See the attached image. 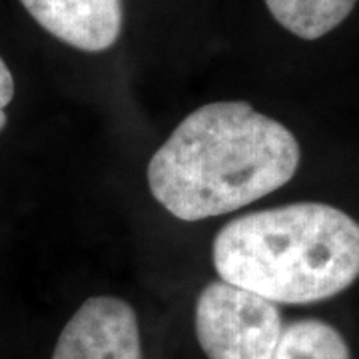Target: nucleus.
I'll return each instance as SVG.
<instances>
[{
  "instance_id": "obj_8",
  "label": "nucleus",
  "mask_w": 359,
  "mask_h": 359,
  "mask_svg": "<svg viewBox=\"0 0 359 359\" xmlns=\"http://www.w3.org/2000/svg\"><path fill=\"white\" fill-rule=\"evenodd\" d=\"M14 98V78L11 68L0 58V132L6 126V108Z\"/></svg>"
},
{
  "instance_id": "obj_1",
  "label": "nucleus",
  "mask_w": 359,
  "mask_h": 359,
  "mask_svg": "<svg viewBox=\"0 0 359 359\" xmlns=\"http://www.w3.org/2000/svg\"><path fill=\"white\" fill-rule=\"evenodd\" d=\"M299 144L248 102H214L180 122L148 164L150 192L174 218L240 210L294 178Z\"/></svg>"
},
{
  "instance_id": "obj_7",
  "label": "nucleus",
  "mask_w": 359,
  "mask_h": 359,
  "mask_svg": "<svg viewBox=\"0 0 359 359\" xmlns=\"http://www.w3.org/2000/svg\"><path fill=\"white\" fill-rule=\"evenodd\" d=\"M271 359H351L344 335L320 320H299L283 327Z\"/></svg>"
},
{
  "instance_id": "obj_3",
  "label": "nucleus",
  "mask_w": 359,
  "mask_h": 359,
  "mask_svg": "<svg viewBox=\"0 0 359 359\" xmlns=\"http://www.w3.org/2000/svg\"><path fill=\"white\" fill-rule=\"evenodd\" d=\"M283 332L278 304L228 282H212L196 302V337L208 359H271Z\"/></svg>"
},
{
  "instance_id": "obj_4",
  "label": "nucleus",
  "mask_w": 359,
  "mask_h": 359,
  "mask_svg": "<svg viewBox=\"0 0 359 359\" xmlns=\"http://www.w3.org/2000/svg\"><path fill=\"white\" fill-rule=\"evenodd\" d=\"M52 359H142L134 309L118 297H90L65 325Z\"/></svg>"
},
{
  "instance_id": "obj_2",
  "label": "nucleus",
  "mask_w": 359,
  "mask_h": 359,
  "mask_svg": "<svg viewBox=\"0 0 359 359\" xmlns=\"http://www.w3.org/2000/svg\"><path fill=\"white\" fill-rule=\"evenodd\" d=\"M212 257L222 282L273 304H316L359 278V222L318 202L259 210L228 222Z\"/></svg>"
},
{
  "instance_id": "obj_6",
  "label": "nucleus",
  "mask_w": 359,
  "mask_h": 359,
  "mask_svg": "<svg viewBox=\"0 0 359 359\" xmlns=\"http://www.w3.org/2000/svg\"><path fill=\"white\" fill-rule=\"evenodd\" d=\"M358 0H266L271 16L297 39L330 34L355 8Z\"/></svg>"
},
{
  "instance_id": "obj_5",
  "label": "nucleus",
  "mask_w": 359,
  "mask_h": 359,
  "mask_svg": "<svg viewBox=\"0 0 359 359\" xmlns=\"http://www.w3.org/2000/svg\"><path fill=\"white\" fill-rule=\"evenodd\" d=\"M48 34L84 52L112 48L122 32V0H20Z\"/></svg>"
}]
</instances>
